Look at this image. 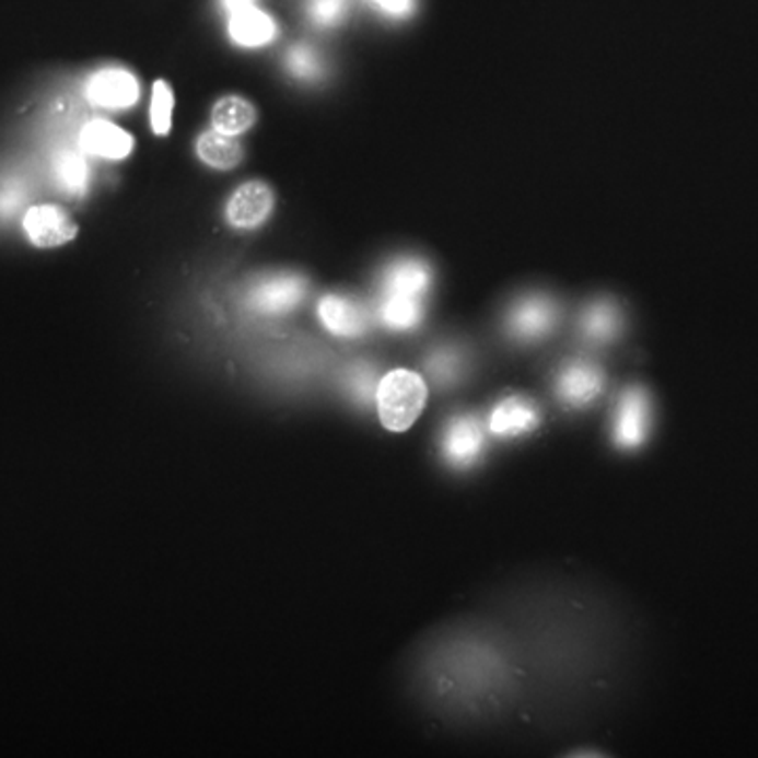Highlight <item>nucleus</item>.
<instances>
[{"mask_svg":"<svg viewBox=\"0 0 758 758\" xmlns=\"http://www.w3.org/2000/svg\"><path fill=\"white\" fill-rule=\"evenodd\" d=\"M561 320V306L548 293H527L505 312V334L514 341L534 343L550 336Z\"/></svg>","mask_w":758,"mask_h":758,"instance_id":"obj_2","label":"nucleus"},{"mask_svg":"<svg viewBox=\"0 0 758 758\" xmlns=\"http://www.w3.org/2000/svg\"><path fill=\"white\" fill-rule=\"evenodd\" d=\"M150 125L156 136H167L173 120V91L165 81H156L150 102Z\"/></svg>","mask_w":758,"mask_h":758,"instance_id":"obj_21","label":"nucleus"},{"mask_svg":"<svg viewBox=\"0 0 758 758\" xmlns=\"http://www.w3.org/2000/svg\"><path fill=\"white\" fill-rule=\"evenodd\" d=\"M197 152L202 163L209 167L228 168L238 167L243 163V148L232 136H224L220 131H207L197 141Z\"/></svg>","mask_w":758,"mask_h":758,"instance_id":"obj_17","label":"nucleus"},{"mask_svg":"<svg viewBox=\"0 0 758 758\" xmlns=\"http://www.w3.org/2000/svg\"><path fill=\"white\" fill-rule=\"evenodd\" d=\"M306 295V281L298 275H279L257 282L252 289V308L261 314H284Z\"/></svg>","mask_w":758,"mask_h":758,"instance_id":"obj_10","label":"nucleus"},{"mask_svg":"<svg viewBox=\"0 0 758 758\" xmlns=\"http://www.w3.org/2000/svg\"><path fill=\"white\" fill-rule=\"evenodd\" d=\"M54 175L57 184L70 195H83L89 184V167L84 161V152L61 148L54 156Z\"/></svg>","mask_w":758,"mask_h":758,"instance_id":"obj_19","label":"nucleus"},{"mask_svg":"<svg viewBox=\"0 0 758 758\" xmlns=\"http://www.w3.org/2000/svg\"><path fill=\"white\" fill-rule=\"evenodd\" d=\"M369 2L377 7L384 15H390L396 20L409 18L418 7V0H369Z\"/></svg>","mask_w":758,"mask_h":758,"instance_id":"obj_26","label":"nucleus"},{"mask_svg":"<svg viewBox=\"0 0 758 758\" xmlns=\"http://www.w3.org/2000/svg\"><path fill=\"white\" fill-rule=\"evenodd\" d=\"M348 388L359 403H363V405L371 403L375 396V390H377L373 369L366 365L354 366L348 375Z\"/></svg>","mask_w":758,"mask_h":758,"instance_id":"obj_24","label":"nucleus"},{"mask_svg":"<svg viewBox=\"0 0 758 758\" xmlns=\"http://www.w3.org/2000/svg\"><path fill=\"white\" fill-rule=\"evenodd\" d=\"M623 329V316L618 304L609 298L592 300L580 314V334L594 346L611 343Z\"/></svg>","mask_w":758,"mask_h":758,"instance_id":"obj_14","label":"nucleus"},{"mask_svg":"<svg viewBox=\"0 0 758 758\" xmlns=\"http://www.w3.org/2000/svg\"><path fill=\"white\" fill-rule=\"evenodd\" d=\"M318 318L337 337H361L369 329L366 310L352 298L329 293L318 304Z\"/></svg>","mask_w":758,"mask_h":758,"instance_id":"obj_11","label":"nucleus"},{"mask_svg":"<svg viewBox=\"0 0 758 758\" xmlns=\"http://www.w3.org/2000/svg\"><path fill=\"white\" fill-rule=\"evenodd\" d=\"M651 430V400L645 388L628 386L618 400L614 441L619 450L634 451L645 445Z\"/></svg>","mask_w":758,"mask_h":758,"instance_id":"obj_3","label":"nucleus"},{"mask_svg":"<svg viewBox=\"0 0 758 758\" xmlns=\"http://www.w3.org/2000/svg\"><path fill=\"white\" fill-rule=\"evenodd\" d=\"M348 11V0H310V18L314 24L331 28L343 20Z\"/></svg>","mask_w":758,"mask_h":758,"instance_id":"obj_23","label":"nucleus"},{"mask_svg":"<svg viewBox=\"0 0 758 758\" xmlns=\"http://www.w3.org/2000/svg\"><path fill=\"white\" fill-rule=\"evenodd\" d=\"M79 148L89 156L123 161L133 150V138L108 120H89L81 129Z\"/></svg>","mask_w":758,"mask_h":758,"instance_id":"obj_12","label":"nucleus"},{"mask_svg":"<svg viewBox=\"0 0 758 758\" xmlns=\"http://www.w3.org/2000/svg\"><path fill=\"white\" fill-rule=\"evenodd\" d=\"M86 100L106 110H125L140 100L138 79L123 68H106L89 77L84 84Z\"/></svg>","mask_w":758,"mask_h":758,"instance_id":"obj_4","label":"nucleus"},{"mask_svg":"<svg viewBox=\"0 0 758 758\" xmlns=\"http://www.w3.org/2000/svg\"><path fill=\"white\" fill-rule=\"evenodd\" d=\"M287 68L293 77L302 81H312L323 74V61L306 45H298L287 56Z\"/></svg>","mask_w":758,"mask_h":758,"instance_id":"obj_22","label":"nucleus"},{"mask_svg":"<svg viewBox=\"0 0 758 758\" xmlns=\"http://www.w3.org/2000/svg\"><path fill=\"white\" fill-rule=\"evenodd\" d=\"M228 32L232 40L241 47H264L275 40L277 24L268 13L255 9L252 4L230 15Z\"/></svg>","mask_w":758,"mask_h":758,"instance_id":"obj_15","label":"nucleus"},{"mask_svg":"<svg viewBox=\"0 0 758 758\" xmlns=\"http://www.w3.org/2000/svg\"><path fill=\"white\" fill-rule=\"evenodd\" d=\"M541 416L532 398L527 396H505L502 398L489 418V432L498 439H516L534 432L539 425Z\"/></svg>","mask_w":758,"mask_h":758,"instance_id":"obj_9","label":"nucleus"},{"mask_svg":"<svg viewBox=\"0 0 758 758\" xmlns=\"http://www.w3.org/2000/svg\"><path fill=\"white\" fill-rule=\"evenodd\" d=\"M22 225L30 243L40 249L61 247L79 234V224L57 205L30 207Z\"/></svg>","mask_w":758,"mask_h":758,"instance_id":"obj_6","label":"nucleus"},{"mask_svg":"<svg viewBox=\"0 0 758 758\" xmlns=\"http://www.w3.org/2000/svg\"><path fill=\"white\" fill-rule=\"evenodd\" d=\"M252 4L253 0H222V7H224L230 15L236 13V11H243V9L252 7Z\"/></svg>","mask_w":758,"mask_h":758,"instance_id":"obj_27","label":"nucleus"},{"mask_svg":"<svg viewBox=\"0 0 758 758\" xmlns=\"http://www.w3.org/2000/svg\"><path fill=\"white\" fill-rule=\"evenodd\" d=\"M428 398L425 382L418 373L394 369L380 380L375 390L377 413L386 430L405 432L420 418Z\"/></svg>","mask_w":758,"mask_h":758,"instance_id":"obj_1","label":"nucleus"},{"mask_svg":"<svg viewBox=\"0 0 758 758\" xmlns=\"http://www.w3.org/2000/svg\"><path fill=\"white\" fill-rule=\"evenodd\" d=\"M428 373L441 386H453L462 380L468 366V357L457 346H441L428 357Z\"/></svg>","mask_w":758,"mask_h":758,"instance_id":"obj_20","label":"nucleus"},{"mask_svg":"<svg viewBox=\"0 0 758 758\" xmlns=\"http://www.w3.org/2000/svg\"><path fill=\"white\" fill-rule=\"evenodd\" d=\"M275 209V193L264 182L243 184L225 207V218L234 228L252 230L264 224Z\"/></svg>","mask_w":758,"mask_h":758,"instance_id":"obj_8","label":"nucleus"},{"mask_svg":"<svg viewBox=\"0 0 758 758\" xmlns=\"http://www.w3.org/2000/svg\"><path fill=\"white\" fill-rule=\"evenodd\" d=\"M485 451V432L477 416H457L443 434V455L453 468H473Z\"/></svg>","mask_w":758,"mask_h":758,"instance_id":"obj_7","label":"nucleus"},{"mask_svg":"<svg viewBox=\"0 0 758 758\" xmlns=\"http://www.w3.org/2000/svg\"><path fill=\"white\" fill-rule=\"evenodd\" d=\"M380 320L393 331H411L423 320V300L409 295L382 293L380 302Z\"/></svg>","mask_w":758,"mask_h":758,"instance_id":"obj_16","label":"nucleus"},{"mask_svg":"<svg viewBox=\"0 0 758 758\" xmlns=\"http://www.w3.org/2000/svg\"><path fill=\"white\" fill-rule=\"evenodd\" d=\"M605 388V373L590 361H569L561 366L555 393L562 405L571 409H584L592 405Z\"/></svg>","mask_w":758,"mask_h":758,"instance_id":"obj_5","label":"nucleus"},{"mask_svg":"<svg viewBox=\"0 0 758 758\" xmlns=\"http://www.w3.org/2000/svg\"><path fill=\"white\" fill-rule=\"evenodd\" d=\"M432 287V270L420 257H400L382 277V293L425 298Z\"/></svg>","mask_w":758,"mask_h":758,"instance_id":"obj_13","label":"nucleus"},{"mask_svg":"<svg viewBox=\"0 0 758 758\" xmlns=\"http://www.w3.org/2000/svg\"><path fill=\"white\" fill-rule=\"evenodd\" d=\"M211 123H213L215 131L236 138V136L245 133L247 129H252L253 123H255V108L249 102L230 95V97H224L215 104L213 114H211Z\"/></svg>","mask_w":758,"mask_h":758,"instance_id":"obj_18","label":"nucleus"},{"mask_svg":"<svg viewBox=\"0 0 758 758\" xmlns=\"http://www.w3.org/2000/svg\"><path fill=\"white\" fill-rule=\"evenodd\" d=\"M22 198H24V186L20 182L15 179L2 182L0 184V215H9L18 211Z\"/></svg>","mask_w":758,"mask_h":758,"instance_id":"obj_25","label":"nucleus"}]
</instances>
